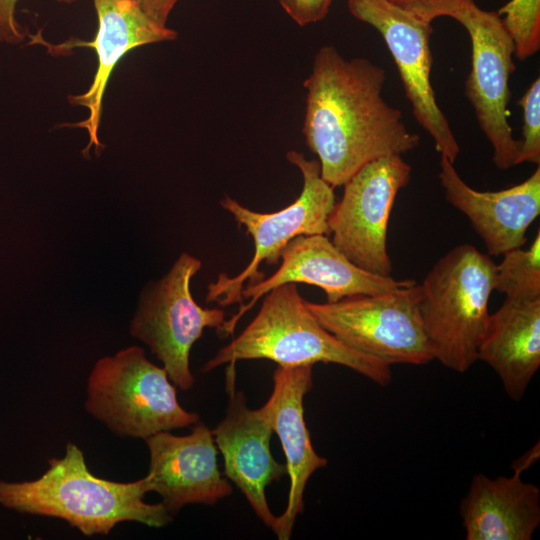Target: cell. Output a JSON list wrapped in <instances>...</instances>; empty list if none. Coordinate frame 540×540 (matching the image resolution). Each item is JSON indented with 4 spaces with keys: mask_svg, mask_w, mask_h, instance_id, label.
Returning <instances> with one entry per match:
<instances>
[{
    "mask_svg": "<svg viewBox=\"0 0 540 540\" xmlns=\"http://www.w3.org/2000/svg\"><path fill=\"white\" fill-rule=\"evenodd\" d=\"M312 367L278 366L273 373L272 393L259 408L280 439L290 479L286 508L276 516L273 528L279 540L290 538L296 518L303 512L306 484L328 462L314 450L304 419L303 402L312 388Z\"/></svg>",
    "mask_w": 540,
    "mask_h": 540,
    "instance_id": "16",
    "label": "cell"
},
{
    "mask_svg": "<svg viewBox=\"0 0 540 540\" xmlns=\"http://www.w3.org/2000/svg\"><path fill=\"white\" fill-rule=\"evenodd\" d=\"M438 178L445 199L468 218L488 255L500 256L524 246L526 232L540 214L539 165L517 185L478 191L461 178L454 163L440 155Z\"/></svg>",
    "mask_w": 540,
    "mask_h": 540,
    "instance_id": "15",
    "label": "cell"
},
{
    "mask_svg": "<svg viewBox=\"0 0 540 540\" xmlns=\"http://www.w3.org/2000/svg\"><path fill=\"white\" fill-rule=\"evenodd\" d=\"M280 266L267 278L244 285L238 312L217 330L221 336L234 333L240 318L271 289L286 283H305L321 288L326 302L354 295L387 292L414 283L391 276L370 273L351 262L325 234L301 235L288 243L281 253Z\"/></svg>",
    "mask_w": 540,
    "mask_h": 540,
    "instance_id": "12",
    "label": "cell"
},
{
    "mask_svg": "<svg viewBox=\"0 0 540 540\" xmlns=\"http://www.w3.org/2000/svg\"><path fill=\"white\" fill-rule=\"evenodd\" d=\"M58 3H62V4H73L75 2H77L78 0H54Z\"/></svg>",
    "mask_w": 540,
    "mask_h": 540,
    "instance_id": "28",
    "label": "cell"
},
{
    "mask_svg": "<svg viewBox=\"0 0 540 540\" xmlns=\"http://www.w3.org/2000/svg\"><path fill=\"white\" fill-rule=\"evenodd\" d=\"M496 264L471 244L453 247L420 284L419 312L433 355L458 373L478 360Z\"/></svg>",
    "mask_w": 540,
    "mask_h": 540,
    "instance_id": "4",
    "label": "cell"
},
{
    "mask_svg": "<svg viewBox=\"0 0 540 540\" xmlns=\"http://www.w3.org/2000/svg\"><path fill=\"white\" fill-rule=\"evenodd\" d=\"M97 16V31L91 41H68L57 45L56 52L76 47L94 49L97 69L89 88L81 94L70 95L69 102L85 107L89 115L74 127L86 129L89 143L83 150L88 156L92 145L99 154L101 145L98 130L102 115V102L110 76L119 61L132 49L153 43L173 41L175 30L162 26L147 16L133 0H92Z\"/></svg>",
    "mask_w": 540,
    "mask_h": 540,
    "instance_id": "14",
    "label": "cell"
},
{
    "mask_svg": "<svg viewBox=\"0 0 540 540\" xmlns=\"http://www.w3.org/2000/svg\"><path fill=\"white\" fill-rule=\"evenodd\" d=\"M497 13L514 45V55L525 60L540 48V0H510Z\"/></svg>",
    "mask_w": 540,
    "mask_h": 540,
    "instance_id": "21",
    "label": "cell"
},
{
    "mask_svg": "<svg viewBox=\"0 0 540 540\" xmlns=\"http://www.w3.org/2000/svg\"><path fill=\"white\" fill-rule=\"evenodd\" d=\"M201 266V260L182 253L166 275L145 288L130 324L131 335L148 345L184 391L195 382L189 365L193 344L205 328L218 330L226 321L224 310L201 307L192 297L190 281Z\"/></svg>",
    "mask_w": 540,
    "mask_h": 540,
    "instance_id": "8",
    "label": "cell"
},
{
    "mask_svg": "<svg viewBox=\"0 0 540 540\" xmlns=\"http://www.w3.org/2000/svg\"><path fill=\"white\" fill-rule=\"evenodd\" d=\"M283 10L299 26L323 20L333 0H278Z\"/></svg>",
    "mask_w": 540,
    "mask_h": 540,
    "instance_id": "24",
    "label": "cell"
},
{
    "mask_svg": "<svg viewBox=\"0 0 540 540\" xmlns=\"http://www.w3.org/2000/svg\"><path fill=\"white\" fill-rule=\"evenodd\" d=\"M460 23L471 41V70L465 96L480 129L493 149V163L506 170L518 165L520 140L509 124V78L515 70L514 45L497 12L463 0L450 16Z\"/></svg>",
    "mask_w": 540,
    "mask_h": 540,
    "instance_id": "9",
    "label": "cell"
},
{
    "mask_svg": "<svg viewBox=\"0 0 540 540\" xmlns=\"http://www.w3.org/2000/svg\"><path fill=\"white\" fill-rule=\"evenodd\" d=\"M156 23L167 26L170 13L180 0H133Z\"/></svg>",
    "mask_w": 540,
    "mask_h": 540,
    "instance_id": "26",
    "label": "cell"
},
{
    "mask_svg": "<svg viewBox=\"0 0 540 540\" xmlns=\"http://www.w3.org/2000/svg\"><path fill=\"white\" fill-rule=\"evenodd\" d=\"M494 290L507 299H540V231L529 248H515L503 254L496 265Z\"/></svg>",
    "mask_w": 540,
    "mask_h": 540,
    "instance_id": "20",
    "label": "cell"
},
{
    "mask_svg": "<svg viewBox=\"0 0 540 540\" xmlns=\"http://www.w3.org/2000/svg\"><path fill=\"white\" fill-rule=\"evenodd\" d=\"M416 282L336 302L305 301L316 320L349 347L388 365H425L433 355L420 312Z\"/></svg>",
    "mask_w": 540,
    "mask_h": 540,
    "instance_id": "7",
    "label": "cell"
},
{
    "mask_svg": "<svg viewBox=\"0 0 540 540\" xmlns=\"http://www.w3.org/2000/svg\"><path fill=\"white\" fill-rule=\"evenodd\" d=\"M303 179L299 196L290 205L271 213H261L244 207L231 197L220 200L221 207L243 226L254 242V254L249 264L237 275L220 273L208 286L206 301L220 306L242 304L244 285L264 278L260 265H276L290 241L301 235L329 234L328 219L336 204L333 187L321 176L318 160L307 159L296 150L286 154Z\"/></svg>",
    "mask_w": 540,
    "mask_h": 540,
    "instance_id": "6",
    "label": "cell"
},
{
    "mask_svg": "<svg viewBox=\"0 0 540 540\" xmlns=\"http://www.w3.org/2000/svg\"><path fill=\"white\" fill-rule=\"evenodd\" d=\"M411 166L400 155L376 159L343 186L329 219L333 244L355 265L391 276L387 251L388 222L399 191L410 181Z\"/></svg>",
    "mask_w": 540,
    "mask_h": 540,
    "instance_id": "10",
    "label": "cell"
},
{
    "mask_svg": "<svg viewBox=\"0 0 540 540\" xmlns=\"http://www.w3.org/2000/svg\"><path fill=\"white\" fill-rule=\"evenodd\" d=\"M385 70L366 58L346 59L332 45L316 53L305 79L306 145L318 157L322 178L343 186L368 163L402 155L419 146L420 137L402 112L382 97Z\"/></svg>",
    "mask_w": 540,
    "mask_h": 540,
    "instance_id": "1",
    "label": "cell"
},
{
    "mask_svg": "<svg viewBox=\"0 0 540 540\" xmlns=\"http://www.w3.org/2000/svg\"><path fill=\"white\" fill-rule=\"evenodd\" d=\"M223 420L212 430L224 460V474L244 494L257 517L273 530L276 516L269 508L265 489L286 473V465L271 454L273 429L259 409L252 410L242 391L230 390Z\"/></svg>",
    "mask_w": 540,
    "mask_h": 540,
    "instance_id": "17",
    "label": "cell"
},
{
    "mask_svg": "<svg viewBox=\"0 0 540 540\" xmlns=\"http://www.w3.org/2000/svg\"><path fill=\"white\" fill-rule=\"evenodd\" d=\"M523 110V138L520 140L518 164H540V78L537 77L519 99Z\"/></svg>",
    "mask_w": 540,
    "mask_h": 540,
    "instance_id": "22",
    "label": "cell"
},
{
    "mask_svg": "<svg viewBox=\"0 0 540 540\" xmlns=\"http://www.w3.org/2000/svg\"><path fill=\"white\" fill-rule=\"evenodd\" d=\"M85 408L115 434L144 440L199 422L197 413L179 404L166 370L150 362L138 346L96 362Z\"/></svg>",
    "mask_w": 540,
    "mask_h": 540,
    "instance_id": "5",
    "label": "cell"
},
{
    "mask_svg": "<svg viewBox=\"0 0 540 540\" xmlns=\"http://www.w3.org/2000/svg\"><path fill=\"white\" fill-rule=\"evenodd\" d=\"M145 441L150 453L144 477L148 492L158 493L172 516L185 505H214L232 493L218 468L212 430L204 423L194 424L186 436L164 431Z\"/></svg>",
    "mask_w": 540,
    "mask_h": 540,
    "instance_id": "13",
    "label": "cell"
},
{
    "mask_svg": "<svg viewBox=\"0 0 540 540\" xmlns=\"http://www.w3.org/2000/svg\"><path fill=\"white\" fill-rule=\"evenodd\" d=\"M254 319L203 367L204 372L239 360L267 359L278 366L333 363L345 366L385 387L391 366L349 347L325 329L307 308L296 283H286L263 296Z\"/></svg>",
    "mask_w": 540,
    "mask_h": 540,
    "instance_id": "3",
    "label": "cell"
},
{
    "mask_svg": "<svg viewBox=\"0 0 540 540\" xmlns=\"http://www.w3.org/2000/svg\"><path fill=\"white\" fill-rule=\"evenodd\" d=\"M422 20L450 17L463 0H385Z\"/></svg>",
    "mask_w": 540,
    "mask_h": 540,
    "instance_id": "23",
    "label": "cell"
},
{
    "mask_svg": "<svg viewBox=\"0 0 540 540\" xmlns=\"http://www.w3.org/2000/svg\"><path fill=\"white\" fill-rule=\"evenodd\" d=\"M477 358L497 374L507 396L520 401L540 367V299L505 298L489 314Z\"/></svg>",
    "mask_w": 540,
    "mask_h": 540,
    "instance_id": "19",
    "label": "cell"
},
{
    "mask_svg": "<svg viewBox=\"0 0 540 540\" xmlns=\"http://www.w3.org/2000/svg\"><path fill=\"white\" fill-rule=\"evenodd\" d=\"M147 492L144 477L121 483L94 476L81 449L68 443L65 455L50 459L40 478L0 481V504L20 513L60 518L86 536L106 535L120 522L160 528L172 521L161 502L143 500Z\"/></svg>",
    "mask_w": 540,
    "mask_h": 540,
    "instance_id": "2",
    "label": "cell"
},
{
    "mask_svg": "<svg viewBox=\"0 0 540 540\" xmlns=\"http://www.w3.org/2000/svg\"><path fill=\"white\" fill-rule=\"evenodd\" d=\"M20 0H0V42L16 45L24 41L26 34L17 21L16 6Z\"/></svg>",
    "mask_w": 540,
    "mask_h": 540,
    "instance_id": "25",
    "label": "cell"
},
{
    "mask_svg": "<svg viewBox=\"0 0 540 540\" xmlns=\"http://www.w3.org/2000/svg\"><path fill=\"white\" fill-rule=\"evenodd\" d=\"M347 4L355 18L380 33L396 63L415 120L432 138L436 151L454 163L460 146L436 101L431 82L432 22L385 0H348Z\"/></svg>",
    "mask_w": 540,
    "mask_h": 540,
    "instance_id": "11",
    "label": "cell"
},
{
    "mask_svg": "<svg viewBox=\"0 0 540 540\" xmlns=\"http://www.w3.org/2000/svg\"><path fill=\"white\" fill-rule=\"evenodd\" d=\"M466 540H530L540 526V489L521 474L477 473L461 501Z\"/></svg>",
    "mask_w": 540,
    "mask_h": 540,
    "instance_id": "18",
    "label": "cell"
},
{
    "mask_svg": "<svg viewBox=\"0 0 540 540\" xmlns=\"http://www.w3.org/2000/svg\"><path fill=\"white\" fill-rule=\"evenodd\" d=\"M540 458V443L537 441L524 454L515 459L511 465V469L515 473L522 474L524 471L532 467Z\"/></svg>",
    "mask_w": 540,
    "mask_h": 540,
    "instance_id": "27",
    "label": "cell"
}]
</instances>
